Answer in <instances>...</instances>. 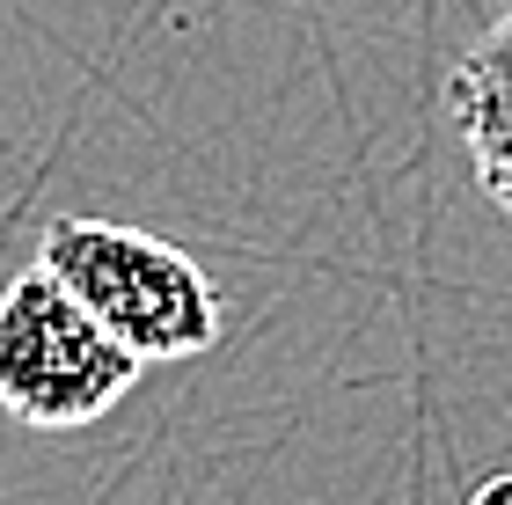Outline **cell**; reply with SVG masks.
Instances as JSON below:
<instances>
[{
    "label": "cell",
    "instance_id": "obj_4",
    "mask_svg": "<svg viewBox=\"0 0 512 505\" xmlns=\"http://www.w3.org/2000/svg\"><path fill=\"white\" fill-rule=\"evenodd\" d=\"M469 505H512V469L505 476H483V484L469 491Z\"/></svg>",
    "mask_w": 512,
    "mask_h": 505
},
{
    "label": "cell",
    "instance_id": "obj_1",
    "mask_svg": "<svg viewBox=\"0 0 512 505\" xmlns=\"http://www.w3.org/2000/svg\"><path fill=\"white\" fill-rule=\"evenodd\" d=\"M37 264H52L66 286L81 293V308L125 344L139 366L161 359H198L220 337V293L198 271L191 249L147 235V227L118 220H52L37 242Z\"/></svg>",
    "mask_w": 512,
    "mask_h": 505
},
{
    "label": "cell",
    "instance_id": "obj_2",
    "mask_svg": "<svg viewBox=\"0 0 512 505\" xmlns=\"http://www.w3.org/2000/svg\"><path fill=\"white\" fill-rule=\"evenodd\" d=\"M139 388V359L110 337L52 264L0 286V410L30 432H81Z\"/></svg>",
    "mask_w": 512,
    "mask_h": 505
},
{
    "label": "cell",
    "instance_id": "obj_3",
    "mask_svg": "<svg viewBox=\"0 0 512 505\" xmlns=\"http://www.w3.org/2000/svg\"><path fill=\"white\" fill-rule=\"evenodd\" d=\"M447 118L469 147L483 198L512 220V15L447 74Z\"/></svg>",
    "mask_w": 512,
    "mask_h": 505
}]
</instances>
